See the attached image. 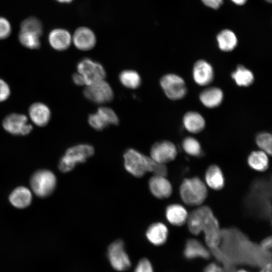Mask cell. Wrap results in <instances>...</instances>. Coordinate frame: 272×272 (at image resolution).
Instances as JSON below:
<instances>
[{
	"label": "cell",
	"instance_id": "cell-1",
	"mask_svg": "<svg viewBox=\"0 0 272 272\" xmlns=\"http://www.w3.org/2000/svg\"><path fill=\"white\" fill-rule=\"evenodd\" d=\"M243 204L247 213L256 219L271 220V180L270 177H257L251 182Z\"/></svg>",
	"mask_w": 272,
	"mask_h": 272
},
{
	"label": "cell",
	"instance_id": "cell-2",
	"mask_svg": "<svg viewBox=\"0 0 272 272\" xmlns=\"http://www.w3.org/2000/svg\"><path fill=\"white\" fill-rule=\"evenodd\" d=\"M186 223L190 232L197 236L203 232L207 245L217 249L221 241V229L213 211L208 206H200L188 215Z\"/></svg>",
	"mask_w": 272,
	"mask_h": 272
},
{
	"label": "cell",
	"instance_id": "cell-3",
	"mask_svg": "<svg viewBox=\"0 0 272 272\" xmlns=\"http://www.w3.org/2000/svg\"><path fill=\"white\" fill-rule=\"evenodd\" d=\"M179 194L182 201L189 206H200L208 196L205 183L198 177L185 178L179 188Z\"/></svg>",
	"mask_w": 272,
	"mask_h": 272
},
{
	"label": "cell",
	"instance_id": "cell-4",
	"mask_svg": "<svg viewBox=\"0 0 272 272\" xmlns=\"http://www.w3.org/2000/svg\"><path fill=\"white\" fill-rule=\"evenodd\" d=\"M126 170L136 177H142L147 172H153L157 162L133 149L127 150L124 155Z\"/></svg>",
	"mask_w": 272,
	"mask_h": 272
},
{
	"label": "cell",
	"instance_id": "cell-5",
	"mask_svg": "<svg viewBox=\"0 0 272 272\" xmlns=\"http://www.w3.org/2000/svg\"><path fill=\"white\" fill-rule=\"evenodd\" d=\"M94 154V148L87 144H79L67 149L58 163L59 170L63 173L72 171L78 163H83Z\"/></svg>",
	"mask_w": 272,
	"mask_h": 272
},
{
	"label": "cell",
	"instance_id": "cell-6",
	"mask_svg": "<svg viewBox=\"0 0 272 272\" xmlns=\"http://www.w3.org/2000/svg\"><path fill=\"white\" fill-rule=\"evenodd\" d=\"M55 174L48 169L36 171L30 178V184L32 191L39 197L44 198L50 195L56 186Z\"/></svg>",
	"mask_w": 272,
	"mask_h": 272
},
{
	"label": "cell",
	"instance_id": "cell-7",
	"mask_svg": "<svg viewBox=\"0 0 272 272\" xmlns=\"http://www.w3.org/2000/svg\"><path fill=\"white\" fill-rule=\"evenodd\" d=\"M77 72L83 78L85 86L105 79L106 73L103 66L90 58H84L79 61Z\"/></svg>",
	"mask_w": 272,
	"mask_h": 272
},
{
	"label": "cell",
	"instance_id": "cell-8",
	"mask_svg": "<svg viewBox=\"0 0 272 272\" xmlns=\"http://www.w3.org/2000/svg\"><path fill=\"white\" fill-rule=\"evenodd\" d=\"M83 94L87 100L97 104L109 102L114 97L111 86L105 80L86 86Z\"/></svg>",
	"mask_w": 272,
	"mask_h": 272
},
{
	"label": "cell",
	"instance_id": "cell-9",
	"mask_svg": "<svg viewBox=\"0 0 272 272\" xmlns=\"http://www.w3.org/2000/svg\"><path fill=\"white\" fill-rule=\"evenodd\" d=\"M160 83L165 95L170 99H181L186 93L184 80L176 75L169 74L163 76Z\"/></svg>",
	"mask_w": 272,
	"mask_h": 272
},
{
	"label": "cell",
	"instance_id": "cell-10",
	"mask_svg": "<svg viewBox=\"0 0 272 272\" xmlns=\"http://www.w3.org/2000/svg\"><path fill=\"white\" fill-rule=\"evenodd\" d=\"M108 256L112 267L118 271L127 270L130 266V261L124 248L123 242L117 240L108 248Z\"/></svg>",
	"mask_w": 272,
	"mask_h": 272
},
{
	"label": "cell",
	"instance_id": "cell-11",
	"mask_svg": "<svg viewBox=\"0 0 272 272\" xmlns=\"http://www.w3.org/2000/svg\"><path fill=\"white\" fill-rule=\"evenodd\" d=\"M3 126L8 132L17 135H27L32 129V125L28 123L27 117L18 113L7 115L3 120Z\"/></svg>",
	"mask_w": 272,
	"mask_h": 272
},
{
	"label": "cell",
	"instance_id": "cell-12",
	"mask_svg": "<svg viewBox=\"0 0 272 272\" xmlns=\"http://www.w3.org/2000/svg\"><path fill=\"white\" fill-rule=\"evenodd\" d=\"M177 154L176 146L169 141L156 143L150 151V157L156 162L164 164L173 161Z\"/></svg>",
	"mask_w": 272,
	"mask_h": 272
},
{
	"label": "cell",
	"instance_id": "cell-13",
	"mask_svg": "<svg viewBox=\"0 0 272 272\" xmlns=\"http://www.w3.org/2000/svg\"><path fill=\"white\" fill-rule=\"evenodd\" d=\"M72 43L79 50L88 51L96 45L97 38L94 31L86 26L78 28L72 35Z\"/></svg>",
	"mask_w": 272,
	"mask_h": 272
},
{
	"label": "cell",
	"instance_id": "cell-14",
	"mask_svg": "<svg viewBox=\"0 0 272 272\" xmlns=\"http://www.w3.org/2000/svg\"><path fill=\"white\" fill-rule=\"evenodd\" d=\"M149 187L152 194L159 199L169 197L172 193V186L166 177L153 176L149 181Z\"/></svg>",
	"mask_w": 272,
	"mask_h": 272
},
{
	"label": "cell",
	"instance_id": "cell-15",
	"mask_svg": "<svg viewBox=\"0 0 272 272\" xmlns=\"http://www.w3.org/2000/svg\"><path fill=\"white\" fill-rule=\"evenodd\" d=\"M48 39L50 46L57 51L66 50L72 43V34L63 28H56L51 30L49 33Z\"/></svg>",
	"mask_w": 272,
	"mask_h": 272
},
{
	"label": "cell",
	"instance_id": "cell-16",
	"mask_svg": "<svg viewBox=\"0 0 272 272\" xmlns=\"http://www.w3.org/2000/svg\"><path fill=\"white\" fill-rule=\"evenodd\" d=\"M183 256L189 260L198 258L208 259L210 257V253L200 241L190 238L187 240L185 244Z\"/></svg>",
	"mask_w": 272,
	"mask_h": 272
},
{
	"label": "cell",
	"instance_id": "cell-17",
	"mask_svg": "<svg viewBox=\"0 0 272 272\" xmlns=\"http://www.w3.org/2000/svg\"><path fill=\"white\" fill-rule=\"evenodd\" d=\"M193 77L194 81L199 85L209 84L214 77L212 66L204 60H198L194 65Z\"/></svg>",
	"mask_w": 272,
	"mask_h": 272
},
{
	"label": "cell",
	"instance_id": "cell-18",
	"mask_svg": "<svg viewBox=\"0 0 272 272\" xmlns=\"http://www.w3.org/2000/svg\"><path fill=\"white\" fill-rule=\"evenodd\" d=\"M10 203L15 208L23 209L29 206L32 200L31 190L23 186H18L14 189L9 196Z\"/></svg>",
	"mask_w": 272,
	"mask_h": 272
},
{
	"label": "cell",
	"instance_id": "cell-19",
	"mask_svg": "<svg viewBox=\"0 0 272 272\" xmlns=\"http://www.w3.org/2000/svg\"><path fill=\"white\" fill-rule=\"evenodd\" d=\"M29 114L33 122L39 126L46 125L51 117L49 108L47 105L40 102L33 103L30 106Z\"/></svg>",
	"mask_w": 272,
	"mask_h": 272
},
{
	"label": "cell",
	"instance_id": "cell-20",
	"mask_svg": "<svg viewBox=\"0 0 272 272\" xmlns=\"http://www.w3.org/2000/svg\"><path fill=\"white\" fill-rule=\"evenodd\" d=\"M148 240L153 244L160 246L167 241L168 230L166 226L161 222H156L151 224L146 231Z\"/></svg>",
	"mask_w": 272,
	"mask_h": 272
},
{
	"label": "cell",
	"instance_id": "cell-21",
	"mask_svg": "<svg viewBox=\"0 0 272 272\" xmlns=\"http://www.w3.org/2000/svg\"><path fill=\"white\" fill-rule=\"evenodd\" d=\"M188 213L182 205L173 203L168 206L165 210V216L167 221L174 226L183 225L187 221Z\"/></svg>",
	"mask_w": 272,
	"mask_h": 272
},
{
	"label": "cell",
	"instance_id": "cell-22",
	"mask_svg": "<svg viewBox=\"0 0 272 272\" xmlns=\"http://www.w3.org/2000/svg\"><path fill=\"white\" fill-rule=\"evenodd\" d=\"M205 180L207 185L212 189L220 190L225 185V178L220 167L214 164L210 165L205 173Z\"/></svg>",
	"mask_w": 272,
	"mask_h": 272
},
{
	"label": "cell",
	"instance_id": "cell-23",
	"mask_svg": "<svg viewBox=\"0 0 272 272\" xmlns=\"http://www.w3.org/2000/svg\"><path fill=\"white\" fill-rule=\"evenodd\" d=\"M223 94L222 90L216 87H211L203 90L199 95L202 103L207 107L214 108L222 102Z\"/></svg>",
	"mask_w": 272,
	"mask_h": 272
},
{
	"label": "cell",
	"instance_id": "cell-24",
	"mask_svg": "<svg viewBox=\"0 0 272 272\" xmlns=\"http://www.w3.org/2000/svg\"><path fill=\"white\" fill-rule=\"evenodd\" d=\"M183 124L188 131L196 133L203 129L205 121L203 117L199 113L189 111L187 112L183 117Z\"/></svg>",
	"mask_w": 272,
	"mask_h": 272
},
{
	"label": "cell",
	"instance_id": "cell-25",
	"mask_svg": "<svg viewBox=\"0 0 272 272\" xmlns=\"http://www.w3.org/2000/svg\"><path fill=\"white\" fill-rule=\"evenodd\" d=\"M247 163L251 168L258 172L266 171L269 166L267 154L262 151L251 152L248 157Z\"/></svg>",
	"mask_w": 272,
	"mask_h": 272
},
{
	"label": "cell",
	"instance_id": "cell-26",
	"mask_svg": "<svg viewBox=\"0 0 272 272\" xmlns=\"http://www.w3.org/2000/svg\"><path fill=\"white\" fill-rule=\"evenodd\" d=\"M119 80L124 87L130 89L138 88L142 83V79L139 74L132 70L122 71L119 75Z\"/></svg>",
	"mask_w": 272,
	"mask_h": 272
},
{
	"label": "cell",
	"instance_id": "cell-27",
	"mask_svg": "<svg viewBox=\"0 0 272 272\" xmlns=\"http://www.w3.org/2000/svg\"><path fill=\"white\" fill-rule=\"evenodd\" d=\"M219 48L224 51L232 50L236 46L237 39L235 34L229 30L221 31L217 36Z\"/></svg>",
	"mask_w": 272,
	"mask_h": 272
},
{
	"label": "cell",
	"instance_id": "cell-28",
	"mask_svg": "<svg viewBox=\"0 0 272 272\" xmlns=\"http://www.w3.org/2000/svg\"><path fill=\"white\" fill-rule=\"evenodd\" d=\"M41 36L37 33L24 30H20L18 39L20 43L27 48L35 49L39 48Z\"/></svg>",
	"mask_w": 272,
	"mask_h": 272
},
{
	"label": "cell",
	"instance_id": "cell-29",
	"mask_svg": "<svg viewBox=\"0 0 272 272\" xmlns=\"http://www.w3.org/2000/svg\"><path fill=\"white\" fill-rule=\"evenodd\" d=\"M231 76L240 86H248L254 80L252 73L242 65H239L236 70L232 73Z\"/></svg>",
	"mask_w": 272,
	"mask_h": 272
},
{
	"label": "cell",
	"instance_id": "cell-30",
	"mask_svg": "<svg viewBox=\"0 0 272 272\" xmlns=\"http://www.w3.org/2000/svg\"><path fill=\"white\" fill-rule=\"evenodd\" d=\"M96 112L106 127L110 125H117L119 123L117 115L111 108L101 106L98 108Z\"/></svg>",
	"mask_w": 272,
	"mask_h": 272
},
{
	"label": "cell",
	"instance_id": "cell-31",
	"mask_svg": "<svg viewBox=\"0 0 272 272\" xmlns=\"http://www.w3.org/2000/svg\"><path fill=\"white\" fill-rule=\"evenodd\" d=\"M20 30L32 32L41 36L43 33V26L40 21L37 18L30 17L22 22Z\"/></svg>",
	"mask_w": 272,
	"mask_h": 272
},
{
	"label": "cell",
	"instance_id": "cell-32",
	"mask_svg": "<svg viewBox=\"0 0 272 272\" xmlns=\"http://www.w3.org/2000/svg\"><path fill=\"white\" fill-rule=\"evenodd\" d=\"M182 145L184 151L190 156L199 157L201 154L200 145L194 138L188 137L185 138Z\"/></svg>",
	"mask_w": 272,
	"mask_h": 272
},
{
	"label": "cell",
	"instance_id": "cell-33",
	"mask_svg": "<svg viewBox=\"0 0 272 272\" xmlns=\"http://www.w3.org/2000/svg\"><path fill=\"white\" fill-rule=\"evenodd\" d=\"M256 143L262 151L271 156L272 153V137L267 132H262L258 134L256 138Z\"/></svg>",
	"mask_w": 272,
	"mask_h": 272
},
{
	"label": "cell",
	"instance_id": "cell-34",
	"mask_svg": "<svg viewBox=\"0 0 272 272\" xmlns=\"http://www.w3.org/2000/svg\"><path fill=\"white\" fill-rule=\"evenodd\" d=\"M12 31L10 22L5 18L0 17V39H5L8 37Z\"/></svg>",
	"mask_w": 272,
	"mask_h": 272
},
{
	"label": "cell",
	"instance_id": "cell-35",
	"mask_svg": "<svg viewBox=\"0 0 272 272\" xmlns=\"http://www.w3.org/2000/svg\"><path fill=\"white\" fill-rule=\"evenodd\" d=\"M96 112L91 113L88 116V123L93 129L100 131L104 129L106 127L103 124Z\"/></svg>",
	"mask_w": 272,
	"mask_h": 272
},
{
	"label": "cell",
	"instance_id": "cell-36",
	"mask_svg": "<svg viewBox=\"0 0 272 272\" xmlns=\"http://www.w3.org/2000/svg\"><path fill=\"white\" fill-rule=\"evenodd\" d=\"M134 272H153V268L148 259L142 258L137 264Z\"/></svg>",
	"mask_w": 272,
	"mask_h": 272
},
{
	"label": "cell",
	"instance_id": "cell-37",
	"mask_svg": "<svg viewBox=\"0 0 272 272\" xmlns=\"http://www.w3.org/2000/svg\"><path fill=\"white\" fill-rule=\"evenodd\" d=\"M10 95V89L8 84L0 79V102L6 100Z\"/></svg>",
	"mask_w": 272,
	"mask_h": 272
},
{
	"label": "cell",
	"instance_id": "cell-38",
	"mask_svg": "<svg viewBox=\"0 0 272 272\" xmlns=\"http://www.w3.org/2000/svg\"><path fill=\"white\" fill-rule=\"evenodd\" d=\"M152 173L154 176L166 177L168 169L165 164L157 163Z\"/></svg>",
	"mask_w": 272,
	"mask_h": 272
},
{
	"label": "cell",
	"instance_id": "cell-39",
	"mask_svg": "<svg viewBox=\"0 0 272 272\" xmlns=\"http://www.w3.org/2000/svg\"><path fill=\"white\" fill-rule=\"evenodd\" d=\"M207 6L214 9H218L223 3V0H201Z\"/></svg>",
	"mask_w": 272,
	"mask_h": 272
},
{
	"label": "cell",
	"instance_id": "cell-40",
	"mask_svg": "<svg viewBox=\"0 0 272 272\" xmlns=\"http://www.w3.org/2000/svg\"><path fill=\"white\" fill-rule=\"evenodd\" d=\"M271 237L268 236L263 239L260 242L259 246L262 249L265 251H268L271 248Z\"/></svg>",
	"mask_w": 272,
	"mask_h": 272
},
{
	"label": "cell",
	"instance_id": "cell-41",
	"mask_svg": "<svg viewBox=\"0 0 272 272\" xmlns=\"http://www.w3.org/2000/svg\"><path fill=\"white\" fill-rule=\"evenodd\" d=\"M203 272H223V269L216 263H211L205 268Z\"/></svg>",
	"mask_w": 272,
	"mask_h": 272
},
{
	"label": "cell",
	"instance_id": "cell-42",
	"mask_svg": "<svg viewBox=\"0 0 272 272\" xmlns=\"http://www.w3.org/2000/svg\"><path fill=\"white\" fill-rule=\"evenodd\" d=\"M72 79L74 83L78 86L85 85V81L83 77L78 72L74 73L72 76Z\"/></svg>",
	"mask_w": 272,
	"mask_h": 272
},
{
	"label": "cell",
	"instance_id": "cell-43",
	"mask_svg": "<svg viewBox=\"0 0 272 272\" xmlns=\"http://www.w3.org/2000/svg\"><path fill=\"white\" fill-rule=\"evenodd\" d=\"M260 272H271V264L270 263H267L265 264Z\"/></svg>",
	"mask_w": 272,
	"mask_h": 272
},
{
	"label": "cell",
	"instance_id": "cell-44",
	"mask_svg": "<svg viewBox=\"0 0 272 272\" xmlns=\"http://www.w3.org/2000/svg\"><path fill=\"white\" fill-rule=\"evenodd\" d=\"M236 5H242L245 3L247 0H231Z\"/></svg>",
	"mask_w": 272,
	"mask_h": 272
},
{
	"label": "cell",
	"instance_id": "cell-45",
	"mask_svg": "<svg viewBox=\"0 0 272 272\" xmlns=\"http://www.w3.org/2000/svg\"><path fill=\"white\" fill-rule=\"evenodd\" d=\"M60 3L68 4L72 2L74 0H55Z\"/></svg>",
	"mask_w": 272,
	"mask_h": 272
},
{
	"label": "cell",
	"instance_id": "cell-46",
	"mask_svg": "<svg viewBox=\"0 0 272 272\" xmlns=\"http://www.w3.org/2000/svg\"><path fill=\"white\" fill-rule=\"evenodd\" d=\"M237 272H249V271H248L245 269H239Z\"/></svg>",
	"mask_w": 272,
	"mask_h": 272
},
{
	"label": "cell",
	"instance_id": "cell-47",
	"mask_svg": "<svg viewBox=\"0 0 272 272\" xmlns=\"http://www.w3.org/2000/svg\"><path fill=\"white\" fill-rule=\"evenodd\" d=\"M266 2H268V3H271V0H265Z\"/></svg>",
	"mask_w": 272,
	"mask_h": 272
}]
</instances>
